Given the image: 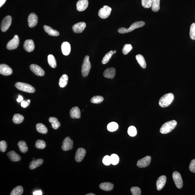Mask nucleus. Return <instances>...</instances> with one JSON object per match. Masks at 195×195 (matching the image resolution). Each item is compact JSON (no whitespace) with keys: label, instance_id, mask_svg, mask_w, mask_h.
Segmentation results:
<instances>
[{"label":"nucleus","instance_id":"obj_1","mask_svg":"<svg viewBox=\"0 0 195 195\" xmlns=\"http://www.w3.org/2000/svg\"><path fill=\"white\" fill-rule=\"evenodd\" d=\"M177 124V122L175 120L167 122L162 125L160 130V132L163 134H167L175 129Z\"/></svg>","mask_w":195,"mask_h":195},{"label":"nucleus","instance_id":"obj_2","mask_svg":"<svg viewBox=\"0 0 195 195\" xmlns=\"http://www.w3.org/2000/svg\"><path fill=\"white\" fill-rule=\"evenodd\" d=\"M174 95L171 93L164 95L161 98L159 101V105L161 107H166L170 106L174 99Z\"/></svg>","mask_w":195,"mask_h":195},{"label":"nucleus","instance_id":"obj_3","mask_svg":"<svg viewBox=\"0 0 195 195\" xmlns=\"http://www.w3.org/2000/svg\"><path fill=\"white\" fill-rule=\"evenodd\" d=\"M145 25V23L143 21L136 22L131 24L128 28H125L123 27L120 28L118 29V32L119 33L121 34L128 33V32L132 31L134 29L143 27Z\"/></svg>","mask_w":195,"mask_h":195},{"label":"nucleus","instance_id":"obj_4","mask_svg":"<svg viewBox=\"0 0 195 195\" xmlns=\"http://www.w3.org/2000/svg\"><path fill=\"white\" fill-rule=\"evenodd\" d=\"M91 68V64L89 60V56L85 57L82 66L81 72L83 76L85 77L89 74Z\"/></svg>","mask_w":195,"mask_h":195},{"label":"nucleus","instance_id":"obj_5","mask_svg":"<svg viewBox=\"0 0 195 195\" xmlns=\"http://www.w3.org/2000/svg\"><path fill=\"white\" fill-rule=\"evenodd\" d=\"M15 86L18 90L23 92L33 93L35 92V88L27 83L18 82L15 84Z\"/></svg>","mask_w":195,"mask_h":195},{"label":"nucleus","instance_id":"obj_6","mask_svg":"<svg viewBox=\"0 0 195 195\" xmlns=\"http://www.w3.org/2000/svg\"><path fill=\"white\" fill-rule=\"evenodd\" d=\"M112 8L107 6H104L100 9L98 12L99 16L103 19L108 18L110 15Z\"/></svg>","mask_w":195,"mask_h":195},{"label":"nucleus","instance_id":"obj_7","mask_svg":"<svg viewBox=\"0 0 195 195\" xmlns=\"http://www.w3.org/2000/svg\"><path fill=\"white\" fill-rule=\"evenodd\" d=\"M172 177L176 187L179 189L182 188L183 186V181L180 173L177 171L174 172L173 173Z\"/></svg>","mask_w":195,"mask_h":195},{"label":"nucleus","instance_id":"obj_8","mask_svg":"<svg viewBox=\"0 0 195 195\" xmlns=\"http://www.w3.org/2000/svg\"><path fill=\"white\" fill-rule=\"evenodd\" d=\"M12 18L10 16H6L4 18L1 25V30L3 32H5L10 27L11 24Z\"/></svg>","mask_w":195,"mask_h":195},{"label":"nucleus","instance_id":"obj_9","mask_svg":"<svg viewBox=\"0 0 195 195\" xmlns=\"http://www.w3.org/2000/svg\"><path fill=\"white\" fill-rule=\"evenodd\" d=\"M19 43V40L18 35H15L13 38L8 43L7 48L9 50L16 49L18 47Z\"/></svg>","mask_w":195,"mask_h":195},{"label":"nucleus","instance_id":"obj_10","mask_svg":"<svg viewBox=\"0 0 195 195\" xmlns=\"http://www.w3.org/2000/svg\"><path fill=\"white\" fill-rule=\"evenodd\" d=\"M73 143L70 137H66L63 142L62 149L64 151H67L72 149L73 148Z\"/></svg>","mask_w":195,"mask_h":195},{"label":"nucleus","instance_id":"obj_11","mask_svg":"<svg viewBox=\"0 0 195 195\" xmlns=\"http://www.w3.org/2000/svg\"><path fill=\"white\" fill-rule=\"evenodd\" d=\"M151 161L150 156H147L138 161L137 165L140 168H145L149 165Z\"/></svg>","mask_w":195,"mask_h":195},{"label":"nucleus","instance_id":"obj_12","mask_svg":"<svg viewBox=\"0 0 195 195\" xmlns=\"http://www.w3.org/2000/svg\"><path fill=\"white\" fill-rule=\"evenodd\" d=\"M30 69L35 75L39 76H43L45 75L44 70L39 66L32 64L30 66Z\"/></svg>","mask_w":195,"mask_h":195},{"label":"nucleus","instance_id":"obj_13","mask_svg":"<svg viewBox=\"0 0 195 195\" xmlns=\"http://www.w3.org/2000/svg\"><path fill=\"white\" fill-rule=\"evenodd\" d=\"M86 151L83 148H78L76 152L75 159L76 161L80 162L83 160L85 155Z\"/></svg>","mask_w":195,"mask_h":195},{"label":"nucleus","instance_id":"obj_14","mask_svg":"<svg viewBox=\"0 0 195 195\" xmlns=\"http://www.w3.org/2000/svg\"><path fill=\"white\" fill-rule=\"evenodd\" d=\"M86 27V23L83 22H81L74 25L72 27V29L73 32L76 33H81L84 30Z\"/></svg>","mask_w":195,"mask_h":195},{"label":"nucleus","instance_id":"obj_15","mask_svg":"<svg viewBox=\"0 0 195 195\" xmlns=\"http://www.w3.org/2000/svg\"><path fill=\"white\" fill-rule=\"evenodd\" d=\"M28 20L29 27L33 28L37 24L38 17L35 13H31L29 15Z\"/></svg>","mask_w":195,"mask_h":195},{"label":"nucleus","instance_id":"obj_16","mask_svg":"<svg viewBox=\"0 0 195 195\" xmlns=\"http://www.w3.org/2000/svg\"><path fill=\"white\" fill-rule=\"evenodd\" d=\"M12 70L8 65L5 64H1L0 65V73L1 75L7 76L11 75Z\"/></svg>","mask_w":195,"mask_h":195},{"label":"nucleus","instance_id":"obj_17","mask_svg":"<svg viewBox=\"0 0 195 195\" xmlns=\"http://www.w3.org/2000/svg\"><path fill=\"white\" fill-rule=\"evenodd\" d=\"M89 1L88 0H79L77 3V10L79 11H83L88 7Z\"/></svg>","mask_w":195,"mask_h":195},{"label":"nucleus","instance_id":"obj_18","mask_svg":"<svg viewBox=\"0 0 195 195\" xmlns=\"http://www.w3.org/2000/svg\"><path fill=\"white\" fill-rule=\"evenodd\" d=\"M35 46L34 42L32 40H26L24 43V48L28 52H31L34 50Z\"/></svg>","mask_w":195,"mask_h":195},{"label":"nucleus","instance_id":"obj_19","mask_svg":"<svg viewBox=\"0 0 195 195\" xmlns=\"http://www.w3.org/2000/svg\"><path fill=\"white\" fill-rule=\"evenodd\" d=\"M115 69L114 68H109L105 70L103 76L106 78L112 79L115 76Z\"/></svg>","mask_w":195,"mask_h":195},{"label":"nucleus","instance_id":"obj_20","mask_svg":"<svg viewBox=\"0 0 195 195\" xmlns=\"http://www.w3.org/2000/svg\"><path fill=\"white\" fill-rule=\"evenodd\" d=\"M167 178L165 176H160L158 179L157 182V187L158 190H160L163 188L166 183Z\"/></svg>","mask_w":195,"mask_h":195},{"label":"nucleus","instance_id":"obj_21","mask_svg":"<svg viewBox=\"0 0 195 195\" xmlns=\"http://www.w3.org/2000/svg\"><path fill=\"white\" fill-rule=\"evenodd\" d=\"M61 49L63 55L66 56L69 55L71 50L70 44L67 42H63L61 45Z\"/></svg>","mask_w":195,"mask_h":195},{"label":"nucleus","instance_id":"obj_22","mask_svg":"<svg viewBox=\"0 0 195 195\" xmlns=\"http://www.w3.org/2000/svg\"><path fill=\"white\" fill-rule=\"evenodd\" d=\"M70 114L73 119H79L81 117V112L78 107H73L71 110Z\"/></svg>","mask_w":195,"mask_h":195},{"label":"nucleus","instance_id":"obj_23","mask_svg":"<svg viewBox=\"0 0 195 195\" xmlns=\"http://www.w3.org/2000/svg\"><path fill=\"white\" fill-rule=\"evenodd\" d=\"M7 156L12 161L18 162L21 160L20 157L13 151H11L8 153Z\"/></svg>","mask_w":195,"mask_h":195},{"label":"nucleus","instance_id":"obj_24","mask_svg":"<svg viewBox=\"0 0 195 195\" xmlns=\"http://www.w3.org/2000/svg\"><path fill=\"white\" fill-rule=\"evenodd\" d=\"M43 28H44L45 31L51 36H58L59 35V32L58 31L54 30L48 26L44 25Z\"/></svg>","mask_w":195,"mask_h":195},{"label":"nucleus","instance_id":"obj_25","mask_svg":"<svg viewBox=\"0 0 195 195\" xmlns=\"http://www.w3.org/2000/svg\"><path fill=\"white\" fill-rule=\"evenodd\" d=\"M43 160L41 159H38L30 162L29 168L31 170H34L41 165L43 163Z\"/></svg>","mask_w":195,"mask_h":195},{"label":"nucleus","instance_id":"obj_26","mask_svg":"<svg viewBox=\"0 0 195 195\" xmlns=\"http://www.w3.org/2000/svg\"><path fill=\"white\" fill-rule=\"evenodd\" d=\"M114 185L112 183L110 182H104L100 184V187L102 190L106 191H110L113 189Z\"/></svg>","mask_w":195,"mask_h":195},{"label":"nucleus","instance_id":"obj_27","mask_svg":"<svg viewBox=\"0 0 195 195\" xmlns=\"http://www.w3.org/2000/svg\"><path fill=\"white\" fill-rule=\"evenodd\" d=\"M136 58L138 63L140 64L141 67L145 69L146 67V61L143 57L141 54H138L136 56Z\"/></svg>","mask_w":195,"mask_h":195},{"label":"nucleus","instance_id":"obj_28","mask_svg":"<svg viewBox=\"0 0 195 195\" xmlns=\"http://www.w3.org/2000/svg\"><path fill=\"white\" fill-rule=\"evenodd\" d=\"M49 121L52 124V127L54 129H57L60 126V123L58 119L55 117H50Z\"/></svg>","mask_w":195,"mask_h":195},{"label":"nucleus","instance_id":"obj_29","mask_svg":"<svg viewBox=\"0 0 195 195\" xmlns=\"http://www.w3.org/2000/svg\"><path fill=\"white\" fill-rule=\"evenodd\" d=\"M69 77L68 76L64 74L60 77L59 81V85L60 87L63 88L65 87L67 84Z\"/></svg>","mask_w":195,"mask_h":195},{"label":"nucleus","instance_id":"obj_30","mask_svg":"<svg viewBox=\"0 0 195 195\" xmlns=\"http://www.w3.org/2000/svg\"><path fill=\"white\" fill-rule=\"evenodd\" d=\"M152 10L154 12L158 11L160 8V0H151Z\"/></svg>","mask_w":195,"mask_h":195},{"label":"nucleus","instance_id":"obj_31","mask_svg":"<svg viewBox=\"0 0 195 195\" xmlns=\"http://www.w3.org/2000/svg\"><path fill=\"white\" fill-rule=\"evenodd\" d=\"M36 129L38 132L43 134H47L48 132L47 128L42 123H38L36 125Z\"/></svg>","mask_w":195,"mask_h":195},{"label":"nucleus","instance_id":"obj_32","mask_svg":"<svg viewBox=\"0 0 195 195\" xmlns=\"http://www.w3.org/2000/svg\"><path fill=\"white\" fill-rule=\"evenodd\" d=\"M24 120V117L19 114H14L13 117V119H12L13 123L16 124H20L22 123Z\"/></svg>","mask_w":195,"mask_h":195},{"label":"nucleus","instance_id":"obj_33","mask_svg":"<svg viewBox=\"0 0 195 195\" xmlns=\"http://www.w3.org/2000/svg\"><path fill=\"white\" fill-rule=\"evenodd\" d=\"M18 145L19 147L20 151L22 153H25L28 151V148L25 142L24 141H21L18 142Z\"/></svg>","mask_w":195,"mask_h":195},{"label":"nucleus","instance_id":"obj_34","mask_svg":"<svg viewBox=\"0 0 195 195\" xmlns=\"http://www.w3.org/2000/svg\"><path fill=\"white\" fill-rule=\"evenodd\" d=\"M47 58L48 62L49 64L51 67L54 68V69L56 67L57 61L54 56L50 54L48 56Z\"/></svg>","mask_w":195,"mask_h":195},{"label":"nucleus","instance_id":"obj_35","mask_svg":"<svg viewBox=\"0 0 195 195\" xmlns=\"http://www.w3.org/2000/svg\"><path fill=\"white\" fill-rule=\"evenodd\" d=\"M23 191L24 190H23V187L21 186H18L13 189L11 192L10 195H21L23 194Z\"/></svg>","mask_w":195,"mask_h":195},{"label":"nucleus","instance_id":"obj_36","mask_svg":"<svg viewBox=\"0 0 195 195\" xmlns=\"http://www.w3.org/2000/svg\"><path fill=\"white\" fill-rule=\"evenodd\" d=\"M118 125L115 122H113L108 124L107 128L108 131L112 132L118 129Z\"/></svg>","mask_w":195,"mask_h":195},{"label":"nucleus","instance_id":"obj_37","mask_svg":"<svg viewBox=\"0 0 195 195\" xmlns=\"http://www.w3.org/2000/svg\"><path fill=\"white\" fill-rule=\"evenodd\" d=\"M113 54V51L112 50L108 52L104 57L102 60V63L104 64H107L109 61L110 59Z\"/></svg>","mask_w":195,"mask_h":195},{"label":"nucleus","instance_id":"obj_38","mask_svg":"<svg viewBox=\"0 0 195 195\" xmlns=\"http://www.w3.org/2000/svg\"><path fill=\"white\" fill-rule=\"evenodd\" d=\"M104 100L103 98L101 96H95L91 99V102L94 104H99L102 102Z\"/></svg>","mask_w":195,"mask_h":195},{"label":"nucleus","instance_id":"obj_39","mask_svg":"<svg viewBox=\"0 0 195 195\" xmlns=\"http://www.w3.org/2000/svg\"><path fill=\"white\" fill-rule=\"evenodd\" d=\"M46 144L44 141L42 140H38L35 143V147L40 149H43L45 148Z\"/></svg>","mask_w":195,"mask_h":195},{"label":"nucleus","instance_id":"obj_40","mask_svg":"<svg viewBox=\"0 0 195 195\" xmlns=\"http://www.w3.org/2000/svg\"><path fill=\"white\" fill-rule=\"evenodd\" d=\"M128 134L131 137H134L137 134V131L135 127L133 126H130L128 130Z\"/></svg>","mask_w":195,"mask_h":195},{"label":"nucleus","instance_id":"obj_41","mask_svg":"<svg viewBox=\"0 0 195 195\" xmlns=\"http://www.w3.org/2000/svg\"><path fill=\"white\" fill-rule=\"evenodd\" d=\"M111 164L113 165H117L118 163L119 160L118 156L117 154H113L110 156Z\"/></svg>","mask_w":195,"mask_h":195},{"label":"nucleus","instance_id":"obj_42","mask_svg":"<svg viewBox=\"0 0 195 195\" xmlns=\"http://www.w3.org/2000/svg\"><path fill=\"white\" fill-rule=\"evenodd\" d=\"M190 36L192 40H195V23L192 24L190 27Z\"/></svg>","mask_w":195,"mask_h":195},{"label":"nucleus","instance_id":"obj_43","mask_svg":"<svg viewBox=\"0 0 195 195\" xmlns=\"http://www.w3.org/2000/svg\"><path fill=\"white\" fill-rule=\"evenodd\" d=\"M133 49L132 46L130 44H125L123 48V53L124 55H126L129 52H131V51Z\"/></svg>","mask_w":195,"mask_h":195},{"label":"nucleus","instance_id":"obj_44","mask_svg":"<svg viewBox=\"0 0 195 195\" xmlns=\"http://www.w3.org/2000/svg\"><path fill=\"white\" fill-rule=\"evenodd\" d=\"M142 5L145 8H150L152 5L151 0H141Z\"/></svg>","mask_w":195,"mask_h":195},{"label":"nucleus","instance_id":"obj_45","mask_svg":"<svg viewBox=\"0 0 195 195\" xmlns=\"http://www.w3.org/2000/svg\"><path fill=\"white\" fill-rule=\"evenodd\" d=\"M131 191L133 195H141V190L139 187H133L131 188Z\"/></svg>","mask_w":195,"mask_h":195},{"label":"nucleus","instance_id":"obj_46","mask_svg":"<svg viewBox=\"0 0 195 195\" xmlns=\"http://www.w3.org/2000/svg\"><path fill=\"white\" fill-rule=\"evenodd\" d=\"M103 163L105 165H109L111 164L110 156L106 155L103 158L102 160Z\"/></svg>","mask_w":195,"mask_h":195},{"label":"nucleus","instance_id":"obj_47","mask_svg":"<svg viewBox=\"0 0 195 195\" xmlns=\"http://www.w3.org/2000/svg\"><path fill=\"white\" fill-rule=\"evenodd\" d=\"M7 148V144L4 141H2L0 142V150L1 152H5Z\"/></svg>","mask_w":195,"mask_h":195},{"label":"nucleus","instance_id":"obj_48","mask_svg":"<svg viewBox=\"0 0 195 195\" xmlns=\"http://www.w3.org/2000/svg\"><path fill=\"white\" fill-rule=\"evenodd\" d=\"M189 169L191 172L195 173V159H193L190 162Z\"/></svg>","mask_w":195,"mask_h":195},{"label":"nucleus","instance_id":"obj_49","mask_svg":"<svg viewBox=\"0 0 195 195\" xmlns=\"http://www.w3.org/2000/svg\"><path fill=\"white\" fill-rule=\"evenodd\" d=\"M29 103L27 101V100H25V101H23L21 102V106L23 108H25L28 106H29Z\"/></svg>","mask_w":195,"mask_h":195},{"label":"nucleus","instance_id":"obj_50","mask_svg":"<svg viewBox=\"0 0 195 195\" xmlns=\"http://www.w3.org/2000/svg\"><path fill=\"white\" fill-rule=\"evenodd\" d=\"M33 195H42V192L41 190H37L34 191L33 192Z\"/></svg>","mask_w":195,"mask_h":195},{"label":"nucleus","instance_id":"obj_51","mask_svg":"<svg viewBox=\"0 0 195 195\" xmlns=\"http://www.w3.org/2000/svg\"><path fill=\"white\" fill-rule=\"evenodd\" d=\"M23 97L21 95H19V96L18 97V98L17 99V102H22L23 101Z\"/></svg>","mask_w":195,"mask_h":195},{"label":"nucleus","instance_id":"obj_52","mask_svg":"<svg viewBox=\"0 0 195 195\" xmlns=\"http://www.w3.org/2000/svg\"><path fill=\"white\" fill-rule=\"evenodd\" d=\"M6 0H0V7H1L5 4Z\"/></svg>","mask_w":195,"mask_h":195},{"label":"nucleus","instance_id":"obj_53","mask_svg":"<svg viewBox=\"0 0 195 195\" xmlns=\"http://www.w3.org/2000/svg\"><path fill=\"white\" fill-rule=\"evenodd\" d=\"M86 195H95V194H93V193H89V194H86Z\"/></svg>","mask_w":195,"mask_h":195},{"label":"nucleus","instance_id":"obj_54","mask_svg":"<svg viewBox=\"0 0 195 195\" xmlns=\"http://www.w3.org/2000/svg\"><path fill=\"white\" fill-rule=\"evenodd\" d=\"M27 101L29 103H30V100H27Z\"/></svg>","mask_w":195,"mask_h":195},{"label":"nucleus","instance_id":"obj_55","mask_svg":"<svg viewBox=\"0 0 195 195\" xmlns=\"http://www.w3.org/2000/svg\"><path fill=\"white\" fill-rule=\"evenodd\" d=\"M116 52H117V51H116V50H114V51H113V53H114V54H116Z\"/></svg>","mask_w":195,"mask_h":195},{"label":"nucleus","instance_id":"obj_56","mask_svg":"<svg viewBox=\"0 0 195 195\" xmlns=\"http://www.w3.org/2000/svg\"><path fill=\"white\" fill-rule=\"evenodd\" d=\"M32 160H35V158H33V159H32Z\"/></svg>","mask_w":195,"mask_h":195}]
</instances>
